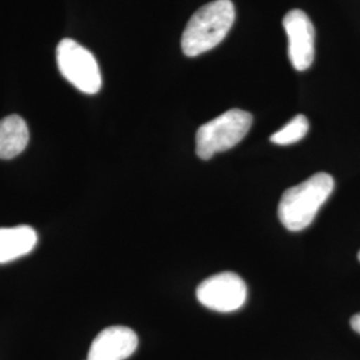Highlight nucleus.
I'll use <instances>...</instances> for the list:
<instances>
[{
  "label": "nucleus",
  "instance_id": "nucleus-2",
  "mask_svg": "<svg viewBox=\"0 0 360 360\" xmlns=\"http://www.w3.org/2000/svg\"><path fill=\"white\" fill-rule=\"evenodd\" d=\"M235 22L231 0L211 1L193 13L181 35V50L186 56H199L215 49L227 37Z\"/></svg>",
  "mask_w": 360,
  "mask_h": 360
},
{
  "label": "nucleus",
  "instance_id": "nucleus-1",
  "mask_svg": "<svg viewBox=\"0 0 360 360\" xmlns=\"http://www.w3.org/2000/svg\"><path fill=\"white\" fill-rule=\"evenodd\" d=\"M334 188V178L327 172H318L288 188L278 206V217L282 224L290 231L307 229Z\"/></svg>",
  "mask_w": 360,
  "mask_h": 360
},
{
  "label": "nucleus",
  "instance_id": "nucleus-8",
  "mask_svg": "<svg viewBox=\"0 0 360 360\" xmlns=\"http://www.w3.org/2000/svg\"><path fill=\"white\" fill-rule=\"evenodd\" d=\"M38 243V235L30 226L0 229V264L30 254Z\"/></svg>",
  "mask_w": 360,
  "mask_h": 360
},
{
  "label": "nucleus",
  "instance_id": "nucleus-10",
  "mask_svg": "<svg viewBox=\"0 0 360 360\" xmlns=\"http://www.w3.org/2000/svg\"><path fill=\"white\" fill-rule=\"evenodd\" d=\"M309 119L304 115H296L291 122H288L283 129L276 131L271 135L270 141L279 146H288L302 141L309 132Z\"/></svg>",
  "mask_w": 360,
  "mask_h": 360
},
{
  "label": "nucleus",
  "instance_id": "nucleus-7",
  "mask_svg": "<svg viewBox=\"0 0 360 360\" xmlns=\"http://www.w3.org/2000/svg\"><path fill=\"white\" fill-rule=\"evenodd\" d=\"M138 335L129 327L112 326L94 339L87 360H126L138 348Z\"/></svg>",
  "mask_w": 360,
  "mask_h": 360
},
{
  "label": "nucleus",
  "instance_id": "nucleus-12",
  "mask_svg": "<svg viewBox=\"0 0 360 360\" xmlns=\"http://www.w3.org/2000/svg\"><path fill=\"white\" fill-rule=\"evenodd\" d=\"M358 259H359V262H360V251H359V254H358Z\"/></svg>",
  "mask_w": 360,
  "mask_h": 360
},
{
  "label": "nucleus",
  "instance_id": "nucleus-9",
  "mask_svg": "<svg viewBox=\"0 0 360 360\" xmlns=\"http://www.w3.org/2000/svg\"><path fill=\"white\" fill-rule=\"evenodd\" d=\"M30 132L23 117L6 116L0 120V159H13L26 150Z\"/></svg>",
  "mask_w": 360,
  "mask_h": 360
},
{
  "label": "nucleus",
  "instance_id": "nucleus-11",
  "mask_svg": "<svg viewBox=\"0 0 360 360\" xmlns=\"http://www.w3.org/2000/svg\"><path fill=\"white\" fill-rule=\"evenodd\" d=\"M351 327H352V330L355 333H358L360 335V312L351 318Z\"/></svg>",
  "mask_w": 360,
  "mask_h": 360
},
{
  "label": "nucleus",
  "instance_id": "nucleus-3",
  "mask_svg": "<svg viewBox=\"0 0 360 360\" xmlns=\"http://www.w3.org/2000/svg\"><path fill=\"white\" fill-rule=\"evenodd\" d=\"M252 126V115L232 108L200 126L196 132V154L208 160L218 153L227 151L242 142Z\"/></svg>",
  "mask_w": 360,
  "mask_h": 360
},
{
  "label": "nucleus",
  "instance_id": "nucleus-5",
  "mask_svg": "<svg viewBox=\"0 0 360 360\" xmlns=\"http://www.w3.org/2000/svg\"><path fill=\"white\" fill-rule=\"evenodd\" d=\"M196 297L207 309L232 312L245 306L247 285L238 274L220 272L199 284Z\"/></svg>",
  "mask_w": 360,
  "mask_h": 360
},
{
  "label": "nucleus",
  "instance_id": "nucleus-4",
  "mask_svg": "<svg viewBox=\"0 0 360 360\" xmlns=\"http://www.w3.org/2000/svg\"><path fill=\"white\" fill-rule=\"evenodd\" d=\"M56 63L65 80L84 94L94 95L102 87V75L95 56L72 39H63L56 47Z\"/></svg>",
  "mask_w": 360,
  "mask_h": 360
},
{
  "label": "nucleus",
  "instance_id": "nucleus-6",
  "mask_svg": "<svg viewBox=\"0 0 360 360\" xmlns=\"http://www.w3.org/2000/svg\"><path fill=\"white\" fill-rule=\"evenodd\" d=\"M283 27L288 37V58L296 71H306L314 63L315 28L307 13L292 10L284 16Z\"/></svg>",
  "mask_w": 360,
  "mask_h": 360
}]
</instances>
